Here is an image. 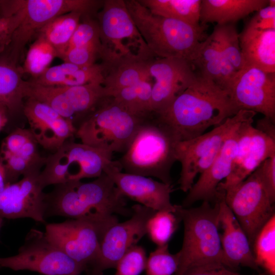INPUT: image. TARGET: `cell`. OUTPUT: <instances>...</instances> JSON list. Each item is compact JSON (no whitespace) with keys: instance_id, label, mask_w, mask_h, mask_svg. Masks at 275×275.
Segmentation results:
<instances>
[{"instance_id":"6da1fadb","label":"cell","mask_w":275,"mask_h":275,"mask_svg":"<svg viewBox=\"0 0 275 275\" xmlns=\"http://www.w3.org/2000/svg\"><path fill=\"white\" fill-rule=\"evenodd\" d=\"M239 111L226 90L197 76L169 105L153 116L177 142H181L201 135Z\"/></svg>"},{"instance_id":"7a4b0ae2","label":"cell","mask_w":275,"mask_h":275,"mask_svg":"<svg viewBox=\"0 0 275 275\" xmlns=\"http://www.w3.org/2000/svg\"><path fill=\"white\" fill-rule=\"evenodd\" d=\"M215 202L212 206L210 202L203 201L195 208L174 205V213L183 222L184 234L182 248L176 253L178 264L173 275L225 266L218 231L219 204L217 200Z\"/></svg>"},{"instance_id":"3957f363","label":"cell","mask_w":275,"mask_h":275,"mask_svg":"<svg viewBox=\"0 0 275 275\" xmlns=\"http://www.w3.org/2000/svg\"><path fill=\"white\" fill-rule=\"evenodd\" d=\"M125 4L154 58H178L190 63L207 36V24L194 25L152 14L138 0Z\"/></svg>"},{"instance_id":"277c9868","label":"cell","mask_w":275,"mask_h":275,"mask_svg":"<svg viewBox=\"0 0 275 275\" xmlns=\"http://www.w3.org/2000/svg\"><path fill=\"white\" fill-rule=\"evenodd\" d=\"M177 142L152 115L141 124L122 157L117 161L125 173L153 177L172 184L171 171Z\"/></svg>"},{"instance_id":"5b68a950","label":"cell","mask_w":275,"mask_h":275,"mask_svg":"<svg viewBox=\"0 0 275 275\" xmlns=\"http://www.w3.org/2000/svg\"><path fill=\"white\" fill-rule=\"evenodd\" d=\"M101 2L92 0L0 1L4 16H13L15 19L9 56L17 62L25 46L53 18L70 12L89 14Z\"/></svg>"},{"instance_id":"8992f818","label":"cell","mask_w":275,"mask_h":275,"mask_svg":"<svg viewBox=\"0 0 275 275\" xmlns=\"http://www.w3.org/2000/svg\"><path fill=\"white\" fill-rule=\"evenodd\" d=\"M146 119L132 114L108 97L79 123L75 134L83 144L124 153Z\"/></svg>"},{"instance_id":"52a82bcc","label":"cell","mask_w":275,"mask_h":275,"mask_svg":"<svg viewBox=\"0 0 275 275\" xmlns=\"http://www.w3.org/2000/svg\"><path fill=\"white\" fill-rule=\"evenodd\" d=\"M102 62L154 58L138 30L125 1L105 0L97 14Z\"/></svg>"},{"instance_id":"ba28073f","label":"cell","mask_w":275,"mask_h":275,"mask_svg":"<svg viewBox=\"0 0 275 275\" xmlns=\"http://www.w3.org/2000/svg\"><path fill=\"white\" fill-rule=\"evenodd\" d=\"M117 222L118 219L105 221L71 219L47 224L44 232L49 241L89 273L98 259L104 234Z\"/></svg>"},{"instance_id":"9c48e42d","label":"cell","mask_w":275,"mask_h":275,"mask_svg":"<svg viewBox=\"0 0 275 275\" xmlns=\"http://www.w3.org/2000/svg\"><path fill=\"white\" fill-rule=\"evenodd\" d=\"M222 191L226 204L238 220L252 247L260 230L274 214V202L257 169L241 182Z\"/></svg>"},{"instance_id":"30bf717a","label":"cell","mask_w":275,"mask_h":275,"mask_svg":"<svg viewBox=\"0 0 275 275\" xmlns=\"http://www.w3.org/2000/svg\"><path fill=\"white\" fill-rule=\"evenodd\" d=\"M249 111L240 109L210 131L189 140L177 142L176 158L181 166L179 179L181 190L188 191L197 175L202 173L211 164L232 130Z\"/></svg>"},{"instance_id":"8fae6325","label":"cell","mask_w":275,"mask_h":275,"mask_svg":"<svg viewBox=\"0 0 275 275\" xmlns=\"http://www.w3.org/2000/svg\"><path fill=\"white\" fill-rule=\"evenodd\" d=\"M0 267L42 275H80L85 268L53 244L45 232L32 229L17 254L0 258Z\"/></svg>"},{"instance_id":"7c38bea8","label":"cell","mask_w":275,"mask_h":275,"mask_svg":"<svg viewBox=\"0 0 275 275\" xmlns=\"http://www.w3.org/2000/svg\"><path fill=\"white\" fill-rule=\"evenodd\" d=\"M131 209L129 219L117 222L105 232L98 259L88 275H101L106 269L115 268L123 255L147 234L148 222L156 211L140 204L132 206Z\"/></svg>"},{"instance_id":"4fadbf2b","label":"cell","mask_w":275,"mask_h":275,"mask_svg":"<svg viewBox=\"0 0 275 275\" xmlns=\"http://www.w3.org/2000/svg\"><path fill=\"white\" fill-rule=\"evenodd\" d=\"M227 91L239 110L259 113L275 122V72L244 66L237 73Z\"/></svg>"},{"instance_id":"5bb4252c","label":"cell","mask_w":275,"mask_h":275,"mask_svg":"<svg viewBox=\"0 0 275 275\" xmlns=\"http://www.w3.org/2000/svg\"><path fill=\"white\" fill-rule=\"evenodd\" d=\"M152 85L151 110L157 114L190 86L197 75L190 63L178 58H154L148 62Z\"/></svg>"},{"instance_id":"9a60e30c","label":"cell","mask_w":275,"mask_h":275,"mask_svg":"<svg viewBox=\"0 0 275 275\" xmlns=\"http://www.w3.org/2000/svg\"><path fill=\"white\" fill-rule=\"evenodd\" d=\"M75 181L85 219L102 221L115 218L117 214L131 215L132 211L126 206V197L105 173L91 182Z\"/></svg>"},{"instance_id":"2e32d148","label":"cell","mask_w":275,"mask_h":275,"mask_svg":"<svg viewBox=\"0 0 275 275\" xmlns=\"http://www.w3.org/2000/svg\"><path fill=\"white\" fill-rule=\"evenodd\" d=\"M40 172L24 176L0 190L1 217L45 223L46 194L39 179Z\"/></svg>"},{"instance_id":"e0dca14e","label":"cell","mask_w":275,"mask_h":275,"mask_svg":"<svg viewBox=\"0 0 275 275\" xmlns=\"http://www.w3.org/2000/svg\"><path fill=\"white\" fill-rule=\"evenodd\" d=\"M125 197L156 211L175 212V205L171 202L172 184L159 182L144 176L122 172L117 161L104 171Z\"/></svg>"},{"instance_id":"ac0fdd59","label":"cell","mask_w":275,"mask_h":275,"mask_svg":"<svg viewBox=\"0 0 275 275\" xmlns=\"http://www.w3.org/2000/svg\"><path fill=\"white\" fill-rule=\"evenodd\" d=\"M26 99L23 112L38 144L55 152L75 134L76 128L71 120L43 103Z\"/></svg>"},{"instance_id":"d6986e66","label":"cell","mask_w":275,"mask_h":275,"mask_svg":"<svg viewBox=\"0 0 275 275\" xmlns=\"http://www.w3.org/2000/svg\"><path fill=\"white\" fill-rule=\"evenodd\" d=\"M253 112L250 111L232 130L211 164L201 174L198 181L188 190L182 206L187 207L200 200L215 202L218 185L228 176L233 168L237 151L240 124Z\"/></svg>"},{"instance_id":"ffe728a7","label":"cell","mask_w":275,"mask_h":275,"mask_svg":"<svg viewBox=\"0 0 275 275\" xmlns=\"http://www.w3.org/2000/svg\"><path fill=\"white\" fill-rule=\"evenodd\" d=\"M217 191L219 227L223 230L220 238L225 266L233 270L239 266L259 270L245 233L226 204L224 191Z\"/></svg>"},{"instance_id":"44dd1931","label":"cell","mask_w":275,"mask_h":275,"mask_svg":"<svg viewBox=\"0 0 275 275\" xmlns=\"http://www.w3.org/2000/svg\"><path fill=\"white\" fill-rule=\"evenodd\" d=\"M239 42L244 67L275 72V29L261 30L246 24L239 34Z\"/></svg>"},{"instance_id":"7402d4cb","label":"cell","mask_w":275,"mask_h":275,"mask_svg":"<svg viewBox=\"0 0 275 275\" xmlns=\"http://www.w3.org/2000/svg\"><path fill=\"white\" fill-rule=\"evenodd\" d=\"M60 148L70 166V172L72 166L78 167L77 172L70 177L69 180L97 178L114 162L113 152L81 142L67 141Z\"/></svg>"},{"instance_id":"603a6c76","label":"cell","mask_w":275,"mask_h":275,"mask_svg":"<svg viewBox=\"0 0 275 275\" xmlns=\"http://www.w3.org/2000/svg\"><path fill=\"white\" fill-rule=\"evenodd\" d=\"M275 155V135L255 127L250 147L241 163L233 168L224 181L218 185L217 191H222L236 184L255 171L266 159Z\"/></svg>"},{"instance_id":"cb8c5ba5","label":"cell","mask_w":275,"mask_h":275,"mask_svg":"<svg viewBox=\"0 0 275 275\" xmlns=\"http://www.w3.org/2000/svg\"><path fill=\"white\" fill-rule=\"evenodd\" d=\"M268 4V0H201L200 24L236 23Z\"/></svg>"},{"instance_id":"d4e9b609","label":"cell","mask_w":275,"mask_h":275,"mask_svg":"<svg viewBox=\"0 0 275 275\" xmlns=\"http://www.w3.org/2000/svg\"><path fill=\"white\" fill-rule=\"evenodd\" d=\"M104 66L95 63L90 66H79L64 63L50 67L43 74L31 80L37 84L56 87H73L104 80Z\"/></svg>"},{"instance_id":"484cf974","label":"cell","mask_w":275,"mask_h":275,"mask_svg":"<svg viewBox=\"0 0 275 275\" xmlns=\"http://www.w3.org/2000/svg\"><path fill=\"white\" fill-rule=\"evenodd\" d=\"M150 60L125 59L102 62L104 68L102 85L107 90L109 97L113 91L143 81H151L152 78L148 69Z\"/></svg>"},{"instance_id":"4316f807","label":"cell","mask_w":275,"mask_h":275,"mask_svg":"<svg viewBox=\"0 0 275 275\" xmlns=\"http://www.w3.org/2000/svg\"><path fill=\"white\" fill-rule=\"evenodd\" d=\"M23 73L22 68L9 56L0 58V105L9 115L23 109L26 82Z\"/></svg>"},{"instance_id":"83f0119b","label":"cell","mask_w":275,"mask_h":275,"mask_svg":"<svg viewBox=\"0 0 275 275\" xmlns=\"http://www.w3.org/2000/svg\"><path fill=\"white\" fill-rule=\"evenodd\" d=\"M216 25L221 48L220 86L227 90L237 73L243 68L244 63L236 23Z\"/></svg>"},{"instance_id":"f1b7e54d","label":"cell","mask_w":275,"mask_h":275,"mask_svg":"<svg viewBox=\"0 0 275 275\" xmlns=\"http://www.w3.org/2000/svg\"><path fill=\"white\" fill-rule=\"evenodd\" d=\"M221 59L219 31L216 25L212 33L201 43L190 64L197 76L220 86Z\"/></svg>"},{"instance_id":"f546056e","label":"cell","mask_w":275,"mask_h":275,"mask_svg":"<svg viewBox=\"0 0 275 275\" xmlns=\"http://www.w3.org/2000/svg\"><path fill=\"white\" fill-rule=\"evenodd\" d=\"M152 14L199 25L201 0H138Z\"/></svg>"},{"instance_id":"4dcf8cb0","label":"cell","mask_w":275,"mask_h":275,"mask_svg":"<svg viewBox=\"0 0 275 275\" xmlns=\"http://www.w3.org/2000/svg\"><path fill=\"white\" fill-rule=\"evenodd\" d=\"M60 87L74 113L75 118H82V121L104 99L109 97L107 90L99 83Z\"/></svg>"},{"instance_id":"1f68e13d","label":"cell","mask_w":275,"mask_h":275,"mask_svg":"<svg viewBox=\"0 0 275 275\" xmlns=\"http://www.w3.org/2000/svg\"><path fill=\"white\" fill-rule=\"evenodd\" d=\"M152 85L151 81H143L113 91L110 97L132 114L142 118H148L153 115L151 110Z\"/></svg>"},{"instance_id":"d6a6232c","label":"cell","mask_w":275,"mask_h":275,"mask_svg":"<svg viewBox=\"0 0 275 275\" xmlns=\"http://www.w3.org/2000/svg\"><path fill=\"white\" fill-rule=\"evenodd\" d=\"M82 16L77 12L60 15L43 26L38 36L45 39L55 49L59 58L67 49Z\"/></svg>"},{"instance_id":"836d02e7","label":"cell","mask_w":275,"mask_h":275,"mask_svg":"<svg viewBox=\"0 0 275 275\" xmlns=\"http://www.w3.org/2000/svg\"><path fill=\"white\" fill-rule=\"evenodd\" d=\"M25 97L26 99L31 98L48 105L63 117L71 120L74 124V113L60 87L26 81Z\"/></svg>"},{"instance_id":"e575fe53","label":"cell","mask_w":275,"mask_h":275,"mask_svg":"<svg viewBox=\"0 0 275 275\" xmlns=\"http://www.w3.org/2000/svg\"><path fill=\"white\" fill-rule=\"evenodd\" d=\"M38 144L29 129L18 127L4 139L0 152L17 155L35 163L44 164L46 158L39 154Z\"/></svg>"},{"instance_id":"d590c367","label":"cell","mask_w":275,"mask_h":275,"mask_svg":"<svg viewBox=\"0 0 275 275\" xmlns=\"http://www.w3.org/2000/svg\"><path fill=\"white\" fill-rule=\"evenodd\" d=\"M257 264L270 275L275 274V214L266 223L253 243Z\"/></svg>"},{"instance_id":"8d00e7d4","label":"cell","mask_w":275,"mask_h":275,"mask_svg":"<svg viewBox=\"0 0 275 275\" xmlns=\"http://www.w3.org/2000/svg\"><path fill=\"white\" fill-rule=\"evenodd\" d=\"M58 54L55 49L43 37L37 36L30 46L22 68L34 79L43 74Z\"/></svg>"},{"instance_id":"74e56055","label":"cell","mask_w":275,"mask_h":275,"mask_svg":"<svg viewBox=\"0 0 275 275\" xmlns=\"http://www.w3.org/2000/svg\"><path fill=\"white\" fill-rule=\"evenodd\" d=\"M180 218L174 213L158 211L149 220L147 234L157 246L168 244L178 227Z\"/></svg>"},{"instance_id":"f35d334b","label":"cell","mask_w":275,"mask_h":275,"mask_svg":"<svg viewBox=\"0 0 275 275\" xmlns=\"http://www.w3.org/2000/svg\"><path fill=\"white\" fill-rule=\"evenodd\" d=\"M44 166L39 175L40 182L44 188L69 180L70 166L60 148L46 158Z\"/></svg>"},{"instance_id":"ab89813d","label":"cell","mask_w":275,"mask_h":275,"mask_svg":"<svg viewBox=\"0 0 275 275\" xmlns=\"http://www.w3.org/2000/svg\"><path fill=\"white\" fill-rule=\"evenodd\" d=\"M178 264L177 255L169 252L168 244L157 246L147 258L146 275H173Z\"/></svg>"},{"instance_id":"60d3db41","label":"cell","mask_w":275,"mask_h":275,"mask_svg":"<svg viewBox=\"0 0 275 275\" xmlns=\"http://www.w3.org/2000/svg\"><path fill=\"white\" fill-rule=\"evenodd\" d=\"M0 160L3 162L9 184L30 174L40 172L44 164L35 163L20 156L0 152Z\"/></svg>"},{"instance_id":"b9f144b4","label":"cell","mask_w":275,"mask_h":275,"mask_svg":"<svg viewBox=\"0 0 275 275\" xmlns=\"http://www.w3.org/2000/svg\"><path fill=\"white\" fill-rule=\"evenodd\" d=\"M147 258L142 246L135 245L121 258L115 267L114 275H140L145 269Z\"/></svg>"},{"instance_id":"7bdbcfd3","label":"cell","mask_w":275,"mask_h":275,"mask_svg":"<svg viewBox=\"0 0 275 275\" xmlns=\"http://www.w3.org/2000/svg\"><path fill=\"white\" fill-rule=\"evenodd\" d=\"M101 45L100 30L98 22L87 19L80 21L67 48Z\"/></svg>"},{"instance_id":"ee69618b","label":"cell","mask_w":275,"mask_h":275,"mask_svg":"<svg viewBox=\"0 0 275 275\" xmlns=\"http://www.w3.org/2000/svg\"><path fill=\"white\" fill-rule=\"evenodd\" d=\"M102 49V45L71 47L67 48L59 58L64 62L90 66L101 58Z\"/></svg>"},{"instance_id":"f6af8a7d","label":"cell","mask_w":275,"mask_h":275,"mask_svg":"<svg viewBox=\"0 0 275 275\" xmlns=\"http://www.w3.org/2000/svg\"><path fill=\"white\" fill-rule=\"evenodd\" d=\"M271 200L275 201V155L265 160L257 169Z\"/></svg>"},{"instance_id":"bcb514c9","label":"cell","mask_w":275,"mask_h":275,"mask_svg":"<svg viewBox=\"0 0 275 275\" xmlns=\"http://www.w3.org/2000/svg\"><path fill=\"white\" fill-rule=\"evenodd\" d=\"M15 29V20L12 16L0 18V53L10 45Z\"/></svg>"},{"instance_id":"7dc6e473","label":"cell","mask_w":275,"mask_h":275,"mask_svg":"<svg viewBox=\"0 0 275 275\" xmlns=\"http://www.w3.org/2000/svg\"><path fill=\"white\" fill-rule=\"evenodd\" d=\"M184 275H243L234 271L225 266L205 268L194 270ZM258 275H264L259 274Z\"/></svg>"},{"instance_id":"c3c4849f","label":"cell","mask_w":275,"mask_h":275,"mask_svg":"<svg viewBox=\"0 0 275 275\" xmlns=\"http://www.w3.org/2000/svg\"><path fill=\"white\" fill-rule=\"evenodd\" d=\"M246 24L261 30L275 29V18H257L253 16Z\"/></svg>"},{"instance_id":"681fc988","label":"cell","mask_w":275,"mask_h":275,"mask_svg":"<svg viewBox=\"0 0 275 275\" xmlns=\"http://www.w3.org/2000/svg\"><path fill=\"white\" fill-rule=\"evenodd\" d=\"M254 16L257 18H275V7L267 5L258 11Z\"/></svg>"},{"instance_id":"f907efd6","label":"cell","mask_w":275,"mask_h":275,"mask_svg":"<svg viewBox=\"0 0 275 275\" xmlns=\"http://www.w3.org/2000/svg\"><path fill=\"white\" fill-rule=\"evenodd\" d=\"M9 117V115L6 109L0 105V132L8 122Z\"/></svg>"},{"instance_id":"816d5d0a","label":"cell","mask_w":275,"mask_h":275,"mask_svg":"<svg viewBox=\"0 0 275 275\" xmlns=\"http://www.w3.org/2000/svg\"><path fill=\"white\" fill-rule=\"evenodd\" d=\"M9 184L4 166L0 160V190Z\"/></svg>"},{"instance_id":"f5cc1de1","label":"cell","mask_w":275,"mask_h":275,"mask_svg":"<svg viewBox=\"0 0 275 275\" xmlns=\"http://www.w3.org/2000/svg\"><path fill=\"white\" fill-rule=\"evenodd\" d=\"M268 6L275 7V1L274 0H268Z\"/></svg>"},{"instance_id":"db71d44e","label":"cell","mask_w":275,"mask_h":275,"mask_svg":"<svg viewBox=\"0 0 275 275\" xmlns=\"http://www.w3.org/2000/svg\"><path fill=\"white\" fill-rule=\"evenodd\" d=\"M3 218L0 217V231L3 224Z\"/></svg>"}]
</instances>
